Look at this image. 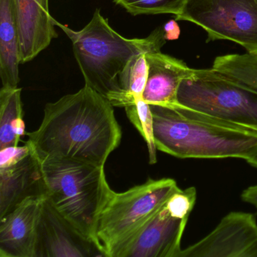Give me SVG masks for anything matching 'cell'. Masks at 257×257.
<instances>
[{
    "label": "cell",
    "mask_w": 257,
    "mask_h": 257,
    "mask_svg": "<svg viewBox=\"0 0 257 257\" xmlns=\"http://www.w3.org/2000/svg\"><path fill=\"white\" fill-rule=\"evenodd\" d=\"M40 159H68L104 166L121 143V126L107 98L85 85L49 103L40 127L28 133Z\"/></svg>",
    "instance_id": "obj_1"
},
{
    "label": "cell",
    "mask_w": 257,
    "mask_h": 257,
    "mask_svg": "<svg viewBox=\"0 0 257 257\" xmlns=\"http://www.w3.org/2000/svg\"><path fill=\"white\" fill-rule=\"evenodd\" d=\"M158 150L179 159L247 161L257 151V129L176 104L150 105Z\"/></svg>",
    "instance_id": "obj_2"
},
{
    "label": "cell",
    "mask_w": 257,
    "mask_h": 257,
    "mask_svg": "<svg viewBox=\"0 0 257 257\" xmlns=\"http://www.w3.org/2000/svg\"><path fill=\"white\" fill-rule=\"evenodd\" d=\"M56 25L72 41L85 85L107 98L114 107H123L124 97L118 76L128 61L139 53L161 51L167 40L162 28L147 38H125L109 26L99 9L80 31H73L57 21Z\"/></svg>",
    "instance_id": "obj_3"
},
{
    "label": "cell",
    "mask_w": 257,
    "mask_h": 257,
    "mask_svg": "<svg viewBox=\"0 0 257 257\" xmlns=\"http://www.w3.org/2000/svg\"><path fill=\"white\" fill-rule=\"evenodd\" d=\"M40 159L49 202L100 246L97 223L114 192L106 181L104 166L74 159Z\"/></svg>",
    "instance_id": "obj_4"
},
{
    "label": "cell",
    "mask_w": 257,
    "mask_h": 257,
    "mask_svg": "<svg viewBox=\"0 0 257 257\" xmlns=\"http://www.w3.org/2000/svg\"><path fill=\"white\" fill-rule=\"evenodd\" d=\"M180 190L171 178L147 180L121 193L113 192L97 223V242L106 257H122L147 222Z\"/></svg>",
    "instance_id": "obj_5"
},
{
    "label": "cell",
    "mask_w": 257,
    "mask_h": 257,
    "mask_svg": "<svg viewBox=\"0 0 257 257\" xmlns=\"http://www.w3.org/2000/svg\"><path fill=\"white\" fill-rule=\"evenodd\" d=\"M177 101L220 119L257 129V92L213 69H193L180 84Z\"/></svg>",
    "instance_id": "obj_6"
},
{
    "label": "cell",
    "mask_w": 257,
    "mask_h": 257,
    "mask_svg": "<svg viewBox=\"0 0 257 257\" xmlns=\"http://www.w3.org/2000/svg\"><path fill=\"white\" fill-rule=\"evenodd\" d=\"M176 20L204 29L207 42L230 40L257 55V0H186Z\"/></svg>",
    "instance_id": "obj_7"
},
{
    "label": "cell",
    "mask_w": 257,
    "mask_h": 257,
    "mask_svg": "<svg viewBox=\"0 0 257 257\" xmlns=\"http://www.w3.org/2000/svg\"><path fill=\"white\" fill-rule=\"evenodd\" d=\"M195 187L180 189L147 222L122 257H179L189 215L196 203Z\"/></svg>",
    "instance_id": "obj_8"
},
{
    "label": "cell",
    "mask_w": 257,
    "mask_h": 257,
    "mask_svg": "<svg viewBox=\"0 0 257 257\" xmlns=\"http://www.w3.org/2000/svg\"><path fill=\"white\" fill-rule=\"evenodd\" d=\"M179 257H257V222L252 213L234 211Z\"/></svg>",
    "instance_id": "obj_9"
},
{
    "label": "cell",
    "mask_w": 257,
    "mask_h": 257,
    "mask_svg": "<svg viewBox=\"0 0 257 257\" xmlns=\"http://www.w3.org/2000/svg\"><path fill=\"white\" fill-rule=\"evenodd\" d=\"M105 256L101 248L60 214L43 198L36 257Z\"/></svg>",
    "instance_id": "obj_10"
},
{
    "label": "cell",
    "mask_w": 257,
    "mask_h": 257,
    "mask_svg": "<svg viewBox=\"0 0 257 257\" xmlns=\"http://www.w3.org/2000/svg\"><path fill=\"white\" fill-rule=\"evenodd\" d=\"M44 197L25 200L0 219V257H36Z\"/></svg>",
    "instance_id": "obj_11"
},
{
    "label": "cell",
    "mask_w": 257,
    "mask_h": 257,
    "mask_svg": "<svg viewBox=\"0 0 257 257\" xmlns=\"http://www.w3.org/2000/svg\"><path fill=\"white\" fill-rule=\"evenodd\" d=\"M46 192L41 161L33 147L17 163L0 168V219L25 200L46 196Z\"/></svg>",
    "instance_id": "obj_12"
},
{
    "label": "cell",
    "mask_w": 257,
    "mask_h": 257,
    "mask_svg": "<svg viewBox=\"0 0 257 257\" xmlns=\"http://www.w3.org/2000/svg\"><path fill=\"white\" fill-rule=\"evenodd\" d=\"M19 28L21 64L29 62L58 37L49 0H14Z\"/></svg>",
    "instance_id": "obj_13"
},
{
    "label": "cell",
    "mask_w": 257,
    "mask_h": 257,
    "mask_svg": "<svg viewBox=\"0 0 257 257\" xmlns=\"http://www.w3.org/2000/svg\"><path fill=\"white\" fill-rule=\"evenodd\" d=\"M148 78L143 100L150 105L169 106L178 104L177 94L180 84L192 74L183 61L158 52L146 54Z\"/></svg>",
    "instance_id": "obj_14"
},
{
    "label": "cell",
    "mask_w": 257,
    "mask_h": 257,
    "mask_svg": "<svg viewBox=\"0 0 257 257\" xmlns=\"http://www.w3.org/2000/svg\"><path fill=\"white\" fill-rule=\"evenodd\" d=\"M20 40L14 0H0V77L2 88H18Z\"/></svg>",
    "instance_id": "obj_15"
},
{
    "label": "cell",
    "mask_w": 257,
    "mask_h": 257,
    "mask_svg": "<svg viewBox=\"0 0 257 257\" xmlns=\"http://www.w3.org/2000/svg\"><path fill=\"white\" fill-rule=\"evenodd\" d=\"M212 69L227 79L257 92V55L248 53L217 57Z\"/></svg>",
    "instance_id": "obj_16"
},
{
    "label": "cell",
    "mask_w": 257,
    "mask_h": 257,
    "mask_svg": "<svg viewBox=\"0 0 257 257\" xmlns=\"http://www.w3.org/2000/svg\"><path fill=\"white\" fill-rule=\"evenodd\" d=\"M22 88H2L0 90V149L18 146L21 140L13 131V124L23 118Z\"/></svg>",
    "instance_id": "obj_17"
},
{
    "label": "cell",
    "mask_w": 257,
    "mask_h": 257,
    "mask_svg": "<svg viewBox=\"0 0 257 257\" xmlns=\"http://www.w3.org/2000/svg\"><path fill=\"white\" fill-rule=\"evenodd\" d=\"M146 52L135 55L118 76L123 93V108L142 98L148 78L149 67Z\"/></svg>",
    "instance_id": "obj_18"
},
{
    "label": "cell",
    "mask_w": 257,
    "mask_h": 257,
    "mask_svg": "<svg viewBox=\"0 0 257 257\" xmlns=\"http://www.w3.org/2000/svg\"><path fill=\"white\" fill-rule=\"evenodd\" d=\"M124 109L127 118L147 143L150 164H156L157 162L156 151L158 150L155 143L153 116L150 105L141 98L124 107Z\"/></svg>",
    "instance_id": "obj_19"
},
{
    "label": "cell",
    "mask_w": 257,
    "mask_h": 257,
    "mask_svg": "<svg viewBox=\"0 0 257 257\" xmlns=\"http://www.w3.org/2000/svg\"><path fill=\"white\" fill-rule=\"evenodd\" d=\"M132 16L180 14L186 0H113Z\"/></svg>",
    "instance_id": "obj_20"
},
{
    "label": "cell",
    "mask_w": 257,
    "mask_h": 257,
    "mask_svg": "<svg viewBox=\"0 0 257 257\" xmlns=\"http://www.w3.org/2000/svg\"><path fill=\"white\" fill-rule=\"evenodd\" d=\"M32 150V145L28 141L24 146H10L0 149V168L17 163Z\"/></svg>",
    "instance_id": "obj_21"
},
{
    "label": "cell",
    "mask_w": 257,
    "mask_h": 257,
    "mask_svg": "<svg viewBox=\"0 0 257 257\" xmlns=\"http://www.w3.org/2000/svg\"><path fill=\"white\" fill-rule=\"evenodd\" d=\"M241 198L245 202L252 204L257 208V185L249 186L243 191Z\"/></svg>",
    "instance_id": "obj_22"
},
{
    "label": "cell",
    "mask_w": 257,
    "mask_h": 257,
    "mask_svg": "<svg viewBox=\"0 0 257 257\" xmlns=\"http://www.w3.org/2000/svg\"><path fill=\"white\" fill-rule=\"evenodd\" d=\"M175 25L174 22H168V23L166 24L165 27H164L165 39H166V40H171V39L175 38L177 34Z\"/></svg>",
    "instance_id": "obj_23"
},
{
    "label": "cell",
    "mask_w": 257,
    "mask_h": 257,
    "mask_svg": "<svg viewBox=\"0 0 257 257\" xmlns=\"http://www.w3.org/2000/svg\"><path fill=\"white\" fill-rule=\"evenodd\" d=\"M249 165L251 166L254 167V168H257V151L255 152V154L246 161Z\"/></svg>",
    "instance_id": "obj_24"
}]
</instances>
